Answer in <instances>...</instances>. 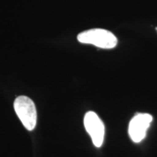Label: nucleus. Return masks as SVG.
<instances>
[{"label":"nucleus","mask_w":157,"mask_h":157,"mask_svg":"<svg viewBox=\"0 0 157 157\" xmlns=\"http://www.w3.org/2000/svg\"><path fill=\"white\" fill-rule=\"evenodd\" d=\"M77 39L82 44H93L102 49H112L117 44V38L111 31L93 29L78 34Z\"/></svg>","instance_id":"nucleus-1"},{"label":"nucleus","mask_w":157,"mask_h":157,"mask_svg":"<svg viewBox=\"0 0 157 157\" xmlns=\"http://www.w3.org/2000/svg\"><path fill=\"white\" fill-rule=\"evenodd\" d=\"M14 109L25 128L31 131L36 124V109L32 100L26 96H19L14 102Z\"/></svg>","instance_id":"nucleus-2"},{"label":"nucleus","mask_w":157,"mask_h":157,"mask_svg":"<svg viewBox=\"0 0 157 157\" xmlns=\"http://www.w3.org/2000/svg\"><path fill=\"white\" fill-rule=\"evenodd\" d=\"M84 124L96 147H101L103 143L105 127L99 117L93 111H89L84 116Z\"/></svg>","instance_id":"nucleus-3"},{"label":"nucleus","mask_w":157,"mask_h":157,"mask_svg":"<svg viewBox=\"0 0 157 157\" xmlns=\"http://www.w3.org/2000/svg\"><path fill=\"white\" fill-rule=\"evenodd\" d=\"M152 120V116L148 113H139L132 118L128 132L133 142L140 143L145 138Z\"/></svg>","instance_id":"nucleus-4"}]
</instances>
